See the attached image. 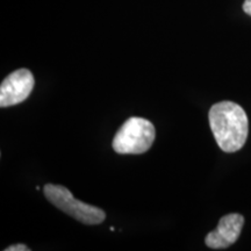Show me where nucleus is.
<instances>
[{
    "instance_id": "nucleus-1",
    "label": "nucleus",
    "mask_w": 251,
    "mask_h": 251,
    "mask_svg": "<svg viewBox=\"0 0 251 251\" xmlns=\"http://www.w3.org/2000/svg\"><path fill=\"white\" fill-rule=\"evenodd\" d=\"M208 120L216 143L225 152L238 151L244 146L249 121L240 105L233 101L215 103L209 109Z\"/></svg>"
},
{
    "instance_id": "nucleus-2",
    "label": "nucleus",
    "mask_w": 251,
    "mask_h": 251,
    "mask_svg": "<svg viewBox=\"0 0 251 251\" xmlns=\"http://www.w3.org/2000/svg\"><path fill=\"white\" fill-rule=\"evenodd\" d=\"M156 130L149 120L133 117L128 119L113 139V149L121 155H139L151 148Z\"/></svg>"
},
{
    "instance_id": "nucleus-3",
    "label": "nucleus",
    "mask_w": 251,
    "mask_h": 251,
    "mask_svg": "<svg viewBox=\"0 0 251 251\" xmlns=\"http://www.w3.org/2000/svg\"><path fill=\"white\" fill-rule=\"evenodd\" d=\"M43 192L49 202L81 224L99 225L106 218L101 208L75 199L70 191L62 185L47 184Z\"/></svg>"
},
{
    "instance_id": "nucleus-4",
    "label": "nucleus",
    "mask_w": 251,
    "mask_h": 251,
    "mask_svg": "<svg viewBox=\"0 0 251 251\" xmlns=\"http://www.w3.org/2000/svg\"><path fill=\"white\" fill-rule=\"evenodd\" d=\"M34 84V76L28 69L12 72L0 85V107H9L25 101L33 91Z\"/></svg>"
},
{
    "instance_id": "nucleus-5",
    "label": "nucleus",
    "mask_w": 251,
    "mask_h": 251,
    "mask_svg": "<svg viewBox=\"0 0 251 251\" xmlns=\"http://www.w3.org/2000/svg\"><path fill=\"white\" fill-rule=\"evenodd\" d=\"M243 225L244 218L237 213L222 216L215 230L206 236V246L211 249H226L230 247L238 240Z\"/></svg>"
},
{
    "instance_id": "nucleus-6",
    "label": "nucleus",
    "mask_w": 251,
    "mask_h": 251,
    "mask_svg": "<svg viewBox=\"0 0 251 251\" xmlns=\"http://www.w3.org/2000/svg\"><path fill=\"white\" fill-rule=\"evenodd\" d=\"M6 251H28L29 248H27V246L25 244H14V246H11L8 248H6Z\"/></svg>"
},
{
    "instance_id": "nucleus-7",
    "label": "nucleus",
    "mask_w": 251,
    "mask_h": 251,
    "mask_svg": "<svg viewBox=\"0 0 251 251\" xmlns=\"http://www.w3.org/2000/svg\"><path fill=\"white\" fill-rule=\"evenodd\" d=\"M243 11L251 17V0H246L243 2Z\"/></svg>"
}]
</instances>
